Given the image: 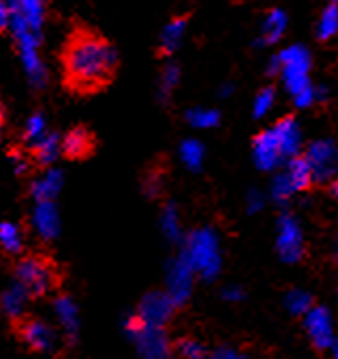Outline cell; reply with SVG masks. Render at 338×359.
I'll return each instance as SVG.
<instances>
[{
  "label": "cell",
  "instance_id": "13",
  "mask_svg": "<svg viewBox=\"0 0 338 359\" xmlns=\"http://www.w3.org/2000/svg\"><path fill=\"white\" fill-rule=\"evenodd\" d=\"M95 150V142H93V135L83 129V127H76L72 131H68L62 140V152L72 158V161H79V158H87L91 152Z\"/></svg>",
  "mask_w": 338,
  "mask_h": 359
},
{
  "label": "cell",
  "instance_id": "16",
  "mask_svg": "<svg viewBox=\"0 0 338 359\" xmlns=\"http://www.w3.org/2000/svg\"><path fill=\"white\" fill-rule=\"evenodd\" d=\"M146 309H144V321L146 323H154V325H161V323H165L167 319H169V315H172V298L169 296H161V294H156V296H150L148 300H146V304H144Z\"/></svg>",
  "mask_w": 338,
  "mask_h": 359
},
{
  "label": "cell",
  "instance_id": "33",
  "mask_svg": "<svg viewBox=\"0 0 338 359\" xmlns=\"http://www.w3.org/2000/svg\"><path fill=\"white\" fill-rule=\"evenodd\" d=\"M262 208H264V197L258 191H250V195H248V212L250 214H256Z\"/></svg>",
  "mask_w": 338,
  "mask_h": 359
},
{
  "label": "cell",
  "instance_id": "21",
  "mask_svg": "<svg viewBox=\"0 0 338 359\" xmlns=\"http://www.w3.org/2000/svg\"><path fill=\"white\" fill-rule=\"evenodd\" d=\"M296 195V191L292 189L290 180L283 171L275 173L271 180V199L273 203H277L279 208H288V203L292 201V197Z\"/></svg>",
  "mask_w": 338,
  "mask_h": 359
},
{
  "label": "cell",
  "instance_id": "12",
  "mask_svg": "<svg viewBox=\"0 0 338 359\" xmlns=\"http://www.w3.org/2000/svg\"><path fill=\"white\" fill-rule=\"evenodd\" d=\"M13 18L24 22L32 32H39L45 20V0H7Z\"/></svg>",
  "mask_w": 338,
  "mask_h": 359
},
{
  "label": "cell",
  "instance_id": "36",
  "mask_svg": "<svg viewBox=\"0 0 338 359\" xmlns=\"http://www.w3.org/2000/svg\"><path fill=\"white\" fill-rule=\"evenodd\" d=\"M212 355H214V357H241V353L235 351V348H231V346H220V348H216Z\"/></svg>",
  "mask_w": 338,
  "mask_h": 359
},
{
  "label": "cell",
  "instance_id": "14",
  "mask_svg": "<svg viewBox=\"0 0 338 359\" xmlns=\"http://www.w3.org/2000/svg\"><path fill=\"white\" fill-rule=\"evenodd\" d=\"M288 30V13L283 9H271L262 22L260 39L256 41L258 47H271L281 41Z\"/></svg>",
  "mask_w": 338,
  "mask_h": 359
},
{
  "label": "cell",
  "instance_id": "37",
  "mask_svg": "<svg viewBox=\"0 0 338 359\" xmlns=\"http://www.w3.org/2000/svg\"><path fill=\"white\" fill-rule=\"evenodd\" d=\"M279 55H273L271 60H269V66H266V74L269 76H277L279 74Z\"/></svg>",
  "mask_w": 338,
  "mask_h": 359
},
{
  "label": "cell",
  "instance_id": "15",
  "mask_svg": "<svg viewBox=\"0 0 338 359\" xmlns=\"http://www.w3.org/2000/svg\"><path fill=\"white\" fill-rule=\"evenodd\" d=\"M184 32H187V20L184 18H176V20L169 22L161 32V53L172 55L182 45Z\"/></svg>",
  "mask_w": 338,
  "mask_h": 359
},
{
  "label": "cell",
  "instance_id": "23",
  "mask_svg": "<svg viewBox=\"0 0 338 359\" xmlns=\"http://www.w3.org/2000/svg\"><path fill=\"white\" fill-rule=\"evenodd\" d=\"M0 248L9 254H18L22 250V235L18 231V226L3 222L0 224Z\"/></svg>",
  "mask_w": 338,
  "mask_h": 359
},
{
  "label": "cell",
  "instance_id": "17",
  "mask_svg": "<svg viewBox=\"0 0 338 359\" xmlns=\"http://www.w3.org/2000/svg\"><path fill=\"white\" fill-rule=\"evenodd\" d=\"M193 269L187 260H180L178 266L174 269V275H172V300L176 302H182L189 298V292H191V283H193Z\"/></svg>",
  "mask_w": 338,
  "mask_h": 359
},
{
  "label": "cell",
  "instance_id": "8",
  "mask_svg": "<svg viewBox=\"0 0 338 359\" xmlns=\"http://www.w3.org/2000/svg\"><path fill=\"white\" fill-rule=\"evenodd\" d=\"M254 163L262 171H275L277 167H281L285 163L273 127L260 131L254 137Z\"/></svg>",
  "mask_w": 338,
  "mask_h": 359
},
{
  "label": "cell",
  "instance_id": "30",
  "mask_svg": "<svg viewBox=\"0 0 338 359\" xmlns=\"http://www.w3.org/2000/svg\"><path fill=\"white\" fill-rule=\"evenodd\" d=\"M58 189H60V177L55 173H49L41 184H36V197L41 201H47Z\"/></svg>",
  "mask_w": 338,
  "mask_h": 359
},
{
  "label": "cell",
  "instance_id": "2",
  "mask_svg": "<svg viewBox=\"0 0 338 359\" xmlns=\"http://www.w3.org/2000/svg\"><path fill=\"white\" fill-rule=\"evenodd\" d=\"M18 285L28 294V298H43L58 287L60 275L51 260L45 256H30L15 264Z\"/></svg>",
  "mask_w": 338,
  "mask_h": 359
},
{
  "label": "cell",
  "instance_id": "18",
  "mask_svg": "<svg viewBox=\"0 0 338 359\" xmlns=\"http://www.w3.org/2000/svg\"><path fill=\"white\" fill-rule=\"evenodd\" d=\"M336 34H338V7L330 3L319 13L317 26H315V36H317V41L325 43V41H332Z\"/></svg>",
  "mask_w": 338,
  "mask_h": 359
},
{
  "label": "cell",
  "instance_id": "38",
  "mask_svg": "<svg viewBox=\"0 0 338 359\" xmlns=\"http://www.w3.org/2000/svg\"><path fill=\"white\" fill-rule=\"evenodd\" d=\"M327 184H330V195L338 201V175H334Z\"/></svg>",
  "mask_w": 338,
  "mask_h": 359
},
{
  "label": "cell",
  "instance_id": "22",
  "mask_svg": "<svg viewBox=\"0 0 338 359\" xmlns=\"http://www.w3.org/2000/svg\"><path fill=\"white\" fill-rule=\"evenodd\" d=\"M180 154H182V161L187 163L189 169L199 171L203 165V158H205V148L197 140H187L180 148Z\"/></svg>",
  "mask_w": 338,
  "mask_h": 359
},
{
  "label": "cell",
  "instance_id": "29",
  "mask_svg": "<svg viewBox=\"0 0 338 359\" xmlns=\"http://www.w3.org/2000/svg\"><path fill=\"white\" fill-rule=\"evenodd\" d=\"M43 135H45V118H43L41 114L30 116V121H28V125H26V142H28V144H34V142H39Z\"/></svg>",
  "mask_w": 338,
  "mask_h": 359
},
{
  "label": "cell",
  "instance_id": "40",
  "mask_svg": "<svg viewBox=\"0 0 338 359\" xmlns=\"http://www.w3.org/2000/svg\"><path fill=\"white\" fill-rule=\"evenodd\" d=\"M3 127H5V108L0 104V131H3Z\"/></svg>",
  "mask_w": 338,
  "mask_h": 359
},
{
  "label": "cell",
  "instance_id": "6",
  "mask_svg": "<svg viewBox=\"0 0 338 359\" xmlns=\"http://www.w3.org/2000/svg\"><path fill=\"white\" fill-rule=\"evenodd\" d=\"M304 158L311 165L315 184L330 182L334 175H338V144H336V140H332V137L313 140L304 150Z\"/></svg>",
  "mask_w": 338,
  "mask_h": 359
},
{
  "label": "cell",
  "instance_id": "20",
  "mask_svg": "<svg viewBox=\"0 0 338 359\" xmlns=\"http://www.w3.org/2000/svg\"><path fill=\"white\" fill-rule=\"evenodd\" d=\"M313 304H315L313 294H311V292H306V290H300V287L290 290V292L285 294V298H283V306H285V311H288L290 315H294V317H302V315H304Z\"/></svg>",
  "mask_w": 338,
  "mask_h": 359
},
{
  "label": "cell",
  "instance_id": "11",
  "mask_svg": "<svg viewBox=\"0 0 338 359\" xmlns=\"http://www.w3.org/2000/svg\"><path fill=\"white\" fill-rule=\"evenodd\" d=\"M283 173L288 175V180H290L292 189L296 191V195L309 191V189L315 184L311 165H309V161L304 158L302 152L296 154V156H290V158L283 163Z\"/></svg>",
  "mask_w": 338,
  "mask_h": 359
},
{
  "label": "cell",
  "instance_id": "4",
  "mask_svg": "<svg viewBox=\"0 0 338 359\" xmlns=\"http://www.w3.org/2000/svg\"><path fill=\"white\" fill-rule=\"evenodd\" d=\"M195 273H199L203 279L212 281L222 266L220 260V248H218V237L212 231H197L189 239L187 248V258H184Z\"/></svg>",
  "mask_w": 338,
  "mask_h": 359
},
{
  "label": "cell",
  "instance_id": "32",
  "mask_svg": "<svg viewBox=\"0 0 338 359\" xmlns=\"http://www.w3.org/2000/svg\"><path fill=\"white\" fill-rule=\"evenodd\" d=\"M178 79H180L178 66H174V64H169V66L165 68V72H163V83H161V89L169 93V91H172V89L176 87Z\"/></svg>",
  "mask_w": 338,
  "mask_h": 359
},
{
  "label": "cell",
  "instance_id": "3",
  "mask_svg": "<svg viewBox=\"0 0 338 359\" xmlns=\"http://www.w3.org/2000/svg\"><path fill=\"white\" fill-rule=\"evenodd\" d=\"M279 79L285 87V91L290 95L300 93L302 89L311 87V66H313V57L311 51L304 45H290L285 49H281L279 53Z\"/></svg>",
  "mask_w": 338,
  "mask_h": 359
},
{
  "label": "cell",
  "instance_id": "35",
  "mask_svg": "<svg viewBox=\"0 0 338 359\" xmlns=\"http://www.w3.org/2000/svg\"><path fill=\"white\" fill-rule=\"evenodd\" d=\"M222 298L224 300H229V302H239V300H243L245 298V294H243V290L241 287H227L224 292H222Z\"/></svg>",
  "mask_w": 338,
  "mask_h": 359
},
{
  "label": "cell",
  "instance_id": "28",
  "mask_svg": "<svg viewBox=\"0 0 338 359\" xmlns=\"http://www.w3.org/2000/svg\"><path fill=\"white\" fill-rule=\"evenodd\" d=\"M176 348H178V353H180L182 357H193V359H197V357L208 355V351L203 348V344H201V342H197V340H193V338L178 340Z\"/></svg>",
  "mask_w": 338,
  "mask_h": 359
},
{
  "label": "cell",
  "instance_id": "41",
  "mask_svg": "<svg viewBox=\"0 0 338 359\" xmlns=\"http://www.w3.org/2000/svg\"><path fill=\"white\" fill-rule=\"evenodd\" d=\"M334 258L338 260V231H336V239H334Z\"/></svg>",
  "mask_w": 338,
  "mask_h": 359
},
{
  "label": "cell",
  "instance_id": "31",
  "mask_svg": "<svg viewBox=\"0 0 338 359\" xmlns=\"http://www.w3.org/2000/svg\"><path fill=\"white\" fill-rule=\"evenodd\" d=\"M58 315H60V319H62V323L70 330V332H74V323H76V315H74V306L68 302V300H64V298H60L58 300Z\"/></svg>",
  "mask_w": 338,
  "mask_h": 359
},
{
  "label": "cell",
  "instance_id": "42",
  "mask_svg": "<svg viewBox=\"0 0 338 359\" xmlns=\"http://www.w3.org/2000/svg\"><path fill=\"white\" fill-rule=\"evenodd\" d=\"M330 3H332V5H336V7H338V0H330Z\"/></svg>",
  "mask_w": 338,
  "mask_h": 359
},
{
  "label": "cell",
  "instance_id": "19",
  "mask_svg": "<svg viewBox=\"0 0 338 359\" xmlns=\"http://www.w3.org/2000/svg\"><path fill=\"white\" fill-rule=\"evenodd\" d=\"M34 146V158L41 163V165H49L55 161V156L60 154L62 150V140L55 135V133H45L39 142L32 144Z\"/></svg>",
  "mask_w": 338,
  "mask_h": 359
},
{
  "label": "cell",
  "instance_id": "27",
  "mask_svg": "<svg viewBox=\"0 0 338 359\" xmlns=\"http://www.w3.org/2000/svg\"><path fill=\"white\" fill-rule=\"evenodd\" d=\"M273 106H275V89L264 87L254 100V118H264Z\"/></svg>",
  "mask_w": 338,
  "mask_h": 359
},
{
  "label": "cell",
  "instance_id": "1",
  "mask_svg": "<svg viewBox=\"0 0 338 359\" xmlns=\"http://www.w3.org/2000/svg\"><path fill=\"white\" fill-rule=\"evenodd\" d=\"M64 79L76 93L104 89L116 70V51L108 41L89 30H76L64 47Z\"/></svg>",
  "mask_w": 338,
  "mask_h": 359
},
{
  "label": "cell",
  "instance_id": "26",
  "mask_svg": "<svg viewBox=\"0 0 338 359\" xmlns=\"http://www.w3.org/2000/svg\"><path fill=\"white\" fill-rule=\"evenodd\" d=\"M28 294L18 285L15 290H11L5 298H3V306H5V313L11 315V317H20L22 315V309H24V302H26Z\"/></svg>",
  "mask_w": 338,
  "mask_h": 359
},
{
  "label": "cell",
  "instance_id": "39",
  "mask_svg": "<svg viewBox=\"0 0 338 359\" xmlns=\"http://www.w3.org/2000/svg\"><path fill=\"white\" fill-rule=\"evenodd\" d=\"M325 353H330L334 359H338V338H334V340H332V344L327 346V351H325Z\"/></svg>",
  "mask_w": 338,
  "mask_h": 359
},
{
  "label": "cell",
  "instance_id": "24",
  "mask_svg": "<svg viewBox=\"0 0 338 359\" xmlns=\"http://www.w3.org/2000/svg\"><path fill=\"white\" fill-rule=\"evenodd\" d=\"M187 118H189V123L193 127L212 129V127H216L220 123V112L218 110H203V108H199V110H191L187 114Z\"/></svg>",
  "mask_w": 338,
  "mask_h": 359
},
{
  "label": "cell",
  "instance_id": "34",
  "mask_svg": "<svg viewBox=\"0 0 338 359\" xmlns=\"http://www.w3.org/2000/svg\"><path fill=\"white\" fill-rule=\"evenodd\" d=\"M11 7L7 0H0V30H5L11 26Z\"/></svg>",
  "mask_w": 338,
  "mask_h": 359
},
{
  "label": "cell",
  "instance_id": "9",
  "mask_svg": "<svg viewBox=\"0 0 338 359\" xmlns=\"http://www.w3.org/2000/svg\"><path fill=\"white\" fill-rule=\"evenodd\" d=\"M20 338L36 353H51L55 348V334L49 325L36 319H24L20 323Z\"/></svg>",
  "mask_w": 338,
  "mask_h": 359
},
{
  "label": "cell",
  "instance_id": "5",
  "mask_svg": "<svg viewBox=\"0 0 338 359\" xmlns=\"http://www.w3.org/2000/svg\"><path fill=\"white\" fill-rule=\"evenodd\" d=\"M275 250L285 264H296L304 256V233L298 218L290 212H283L277 220Z\"/></svg>",
  "mask_w": 338,
  "mask_h": 359
},
{
  "label": "cell",
  "instance_id": "7",
  "mask_svg": "<svg viewBox=\"0 0 338 359\" xmlns=\"http://www.w3.org/2000/svg\"><path fill=\"white\" fill-rule=\"evenodd\" d=\"M302 327L313 344L315 351L325 353L332 340L336 338L334 334V317L327 306L313 304L304 315H302Z\"/></svg>",
  "mask_w": 338,
  "mask_h": 359
},
{
  "label": "cell",
  "instance_id": "10",
  "mask_svg": "<svg viewBox=\"0 0 338 359\" xmlns=\"http://www.w3.org/2000/svg\"><path fill=\"white\" fill-rule=\"evenodd\" d=\"M273 131L277 135L279 148L283 158L288 161L290 156H296L302 152V131L300 125L294 116H283L273 125Z\"/></svg>",
  "mask_w": 338,
  "mask_h": 359
},
{
  "label": "cell",
  "instance_id": "43",
  "mask_svg": "<svg viewBox=\"0 0 338 359\" xmlns=\"http://www.w3.org/2000/svg\"><path fill=\"white\" fill-rule=\"evenodd\" d=\"M336 298H338V294H336Z\"/></svg>",
  "mask_w": 338,
  "mask_h": 359
},
{
  "label": "cell",
  "instance_id": "25",
  "mask_svg": "<svg viewBox=\"0 0 338 359\" xmlns=\"http://www.w3.org/2000/svg\"><path fill=\"white\" fill-rule=\"evenodd\" d=\"M36 226H39V231H41L45 237H51V235L55 233V229H58L55 212H53V208H51L47 201H43L41 210L36 212Z\"/></svg>",
  "mask_w": 338,
  "mask_h": 359
}]
</instances>
